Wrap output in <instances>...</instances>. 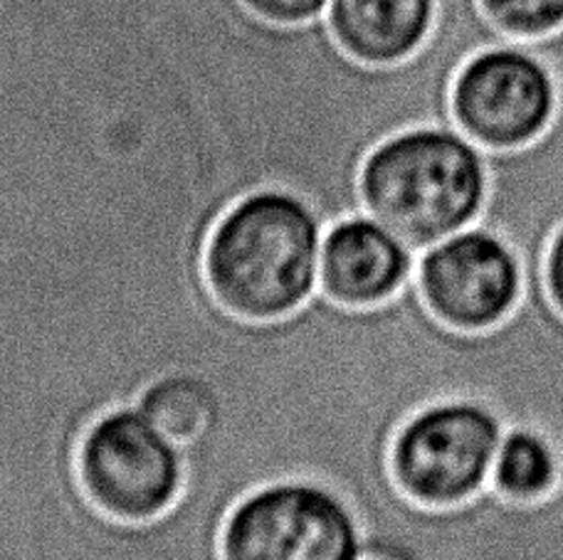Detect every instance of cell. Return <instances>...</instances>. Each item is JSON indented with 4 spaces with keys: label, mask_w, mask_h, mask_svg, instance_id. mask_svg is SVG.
Here are the masks:
<instances>
[{
    "label": "cell",
    "mask_w": 563,
    "mask_h": 560,
    "mask_svg": "<svg viewBox=\"0 0 563 560\" xmlns=\"http://www.w3.org/2000/svg\"><path fill=\"white\" fill-rule=\"evenodd\" d=\"M317 208L285 188H260L216 220L203 249L210 292L230 314L269 322L297 312L319 289Z\"/></svg>",
    "instance_id": "cell-1"
},
{
    "label": "cell",
    "mask_w": 563,
    "mask_h": 560,
    "mask_svg": "<svg viewBox=\"0 0 563 560\" xmlns=\"http://www.w3.org/2000/svg\"><path fill=\"white\" fill-rule=\"evenodd\" d=\"M489 188L485 148L455 126H413L380 142L361 168L368 215L413 253L475 225Z\"/></svg>",
    "instance_id": "cell-2"
},
{
    "label": "cell",
    "mask_w": 563,
    "mask_h": 560,
    "mask_svg": "<svg viewBox=\"0 0 563 560\" xmlns=\"http://www.w3.org/2000/svg\"><path fill=\"white\" fill-rule=\"evenodd\" d=\"M505 435L495 410L467 397L438 400L416 410L390 445L398 486L426 506H452L489 484Z\"/></svg>",
    "instance_id": "cell-3"
},
{
    "label": "cell",
    "mask_w": 563,
    "mask_h": 560,
    "mask_svg": "<svg viewBox=\"0 0 563 560\" xmlns=\"http://www.w3.org/2000/svg\"><path fill=\"white\" fill-rule=\"evenodd\" d=\"M361 538L344 496L311 479H285L240 499L220 548L225 560H356Z\"/></svg>",
    "instance_id": "cell-4"
},
{
    "label": "cell",
    "mask_w": 563,
    "mask_h": 560,
    "mask_svg": "<svg viewBox=\"0 0 563 560\" xmlns=\"http://www.w3.org/2000/svg\"><path fill=\"white\" fill-rule=\"evenodd\" d=\"M77 472L87 496L104 514L148 522L184 489V447L170 443L136 405H119L85 429Z\"/></svg>",
    "instance_id": "cell-5"
},
{
    "label": "cell",
    "mask_w": 563,
    "mask_h": 560,
    "mask_svg": "<svg viewBox=\"0 0 563 560\" xmlns=\"http://www.w3.org/2000/svg\"><path fill=\"white\" fill-rule=\"evenodd\" d=\"M556 104L551 67L521 47H489L467 57L450 89L455 126L489 152L534 142L549 128Z\"/></svg>",
    "instance_id": "cell-6"
},
{
    "label": "cell",
    "mask_w": 563,
    "mask_h": 560,
    "mask_svg": "<svg viewBox=\"0 0 563 560\" xmlns=\"http://www.w3.org/2000/svg\"><path fill=\"white\" fill-rule=\"evenodd\" d=\"M416 279L432 316L457 332L497 326L521 296L515 247L479 223L420 253Z\"/></svg>",
    "instance_id": "cell-7"
},
{
    "label": "cell",
    "mask_w": 563,
    "mask_h": 560,
    "mask_svg": "<svg viewBox=\"0 0 563 560\" xmlns=\"http://www.w3.org/2000/svg\"><path fill=\"white\" fill-rule=\"evenodd\" d=\"M416 265L418 253L364 210L327 227L319 289L339 304L374 306L396 296Z\"/></svg>",
    "instance_id": "cell-8"
},
{
    "label": "cell",
    "mask_w": 563,
    "mask_h": 560,
    "mask_svg": "<svg viewBox=\"0 0 563 560\" xmlns=\"http://www.w3.org/2000/svg\"><path fill=\"white\" fill-rule=\"evenodd\" d=\"M324 18L346 55L364 65H398L430 40L438 0H331Z\"/></svg>",
    "instance_id": "cell-9"
},
{
    "label": "cell",
    "mask_w": 563,
    "mask_h": 560,
    "mask_svg": "<svg viewBox=\"0 0 563 560\" xmlns=\"http://www.w3.org/2000/svg\"><path fill=\"white\" fill-rule=\"evenodd\" d=\"M559 452L551 439L534 427H505L492 464L489 484L515 502H537L556 486Z\"/></svg>",
    "instance_id": "cell-10"
},
{
    "label": "cell",
    "mask_w": 563,
    "mask_h": 560,
    "mask_svg": "<svg viewBox=\"0 0 563 560\" xmlns=\"http://www.w3.org/2000/svg\"><path fill=\"white\" fill-rule=\"evenodd\" d=\"M136 407L170 443L186 447L206 433L213 417V390L200 376L170 371L158 376L139 395Z\"/></svg>",
    "instance_id": "cell-11"
},
{
    "label": "cell",
    "mask_w": 563,
    "mask_h": 560,
    "mask_svg": "<svg viewBox=\"0 0 563 560\" xmlns=\"http://www.w3.org/2000/svg\"><path fill=\"white\" fill-rule=\"evenodd\" d=\"M492 25L511 37H544L563 27V0H479Z\"/></svg>",
    "instance_id": "cell-12"
},
{
    "label": "cell",
    "mask_w": 563,
    "mask_h": 560,
    "mask_svg": "<svg viewBox=\"0 0 563 560\" xmlns=\"http://www.w3.org/2000/svg\"><path fill=\"white\" fill-rule=\"evenodd\" d=\"M250 13L275 25H305L324 18L331 0H243Z\"/></svg>",
    "instance_id": "cell-13"
},
{
    "label": "cell",
    "mask_w": 563,
    "mask_h": 560,
    "mask_svg": "<svg viewBox=\"0 0 563 560\" xmlns=\"http://www.w3.org/2000/svg\"><path fill=\"white\" fill-rule=\"evenodd\" d=\"M541 275H544V287L551 304L563 316V225H559L556 233L549 239Z\"/></svg>",
    "instance_id": "cell-14"
},
{
    "label": "cell",
    "mask_w": 563,
    "mask_h": 560,
    "mask_svg": "<svg viewBox=\"0 0 563 560\" xmlns=\"http://www.w3.org/2000/svg\"><path fill=\"white\" fill-rule=\"evenodd\" d=\"M356 560H416V558L408 548L390 541V538L364 536L361 538V551Z\"/></svg>",
    "instance_id": "cell-15"
}]
</instances>
